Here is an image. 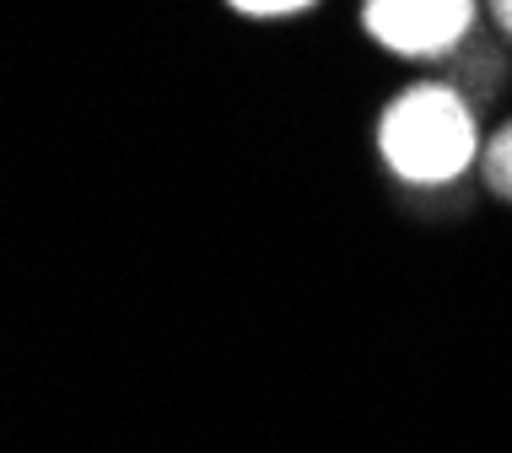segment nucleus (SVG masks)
I'll return each mask as SVG.
<instances>
[{
  "label": "nucleus",
  "mask_w": 512,
  "mask_h": 453,
  "mask_svg": "<svg viewBox=\"0 0 512 453\" xmlns=\"http://www.w3.org/2000/svg\"><path fill=\"white\" fill-rule=\"evenodd\" d=\"M378 151L405 184H453L480 162V119L464 87L453 81H415L378 114Z\"/></svg>",
  "instance_id": "nucleus-1"
},
{
  "label": "nucleus",
  "mask_w": 512,
  "mask_h": 453,
  "mask_svg": "<svg viewBox=\"0 0 512 453\" xmlns=\"http://www.w3.org/2000/svg\"><path fill=\"white\" fill-rule=\"evenodd\" d=\"M486 0H362V33L394 60H448L480 33Z\"/></svg>",
  "instance_id": "nucleus-2"
},
{
  "label": "nucleus",
  "mask_w": 512,
  "mask_h": 453,
  "mask_svg": "<svg viewBox=\"0 0 512 453\" xmlns=\"http://www.w3.org/2000/svg\"><path fill=\"white\" fill-rule=\"evenodd\" d=\"M480 168H486L491 195L512 200V119H507V125L486 141V151H480Z\"/></svg>",
  "instance_id": "nucleus-3"
},
{
  "label": "nucleus",
  "mask_w": 512,
  "mask_h": 453,
  "mask_svg": "<svg viewBox=\"0 0 512 453\" xmlns=\"http://www.w3.org/2000/svg\"><path fill=\"white\" fill-rule=\"evenodd\" d=\"M238 17L248 22H286V17H302V11H313L318 0H227Z\"/></svg>",
  "instance_id": "nucleus-4"
},
{
  "label": "nucleus",
  "mask_w": 512,
  "mask_h": 453,
  "mask_svg": "<svg viewBox=\"0 0 512 453\" xmlns=\"http://www.w3.org/2000/svg\"><path fill=\"white\" fill-rule=\"evenodd\" d=\"M486 17L496 22V33L512 44V0H486Z\"/></svg>",
  "instance_id": "nucleus-5"
}]
</instances>
